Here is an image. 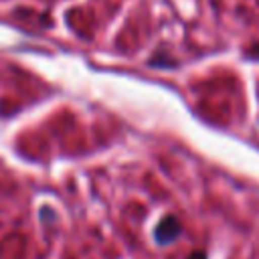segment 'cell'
<instances>
[{
  "label": "cell",
  "mask_w": 259,
  "mask_h": 259,
  "mask_svg": "<svg viewBox=\"0 0 259 259\" xmlns=\"http://www.w3.org/2000/svg\"><path fill=\"white\" fill-rule=\"evenodd\" d=\"M188 259H206V255H204L202 251H194V253H192Z\"/></svg>",
  "instance_id": "2"
},
{
  "label": "cell",
  "mask_w": 259,
  "mask_h": 259,
  "mask_svg": "<svg viewBox=\"0 0 259 259\" xmlns=\"http://www.w3.org/2000/svg\"><path fill=\"white\" fill-rule=\"evenodd\" d=\"M178 233H180L178 221H176L174 217H166V219H162L160 225L156 227V241H158L160 245H168V243H172V241L178 237Z\"/></svg>",
  "instance_id": "1"
}]
</instances>
